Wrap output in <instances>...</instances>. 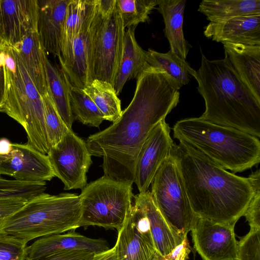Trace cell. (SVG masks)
Listing matches in <instances>:
<instances>
[{
  "label": "cell",
  "instance_id": "34",
  "mask_svg": "<svg viewBox=\"0 0 260 260\" xmlns=\"http://www.w3.org/2000/svg\"><path fill=\"white\" fill-rule=\"evenodd\" d=\"M27 243L0 232V260H25Z\"/></svg>",
  "mask_w": 260,
  "mask_h": 260
},
{
  "label": "cell",
  "instance_id": "28",
  "mask_svg": "<svg viewBox=\"0 0 260 260\" xmlns=\"http://www.w3.org/2000/svg\"><path fill=\"white\" fill-rule=\"evenodd\" d=\"M83 90L96 105L104 120L113 123L120 117L121 102L112 84L94 79Z\"/></svg>",
  "mask_w": 260,
  "mask_h": 260
},
{
  "label": "cell",
  "instance_id": "38",
  "mask_svg": "<svg viewBox=\"0 0 260 260\" xmlns=\"http://www.w3.org/2000/svg\"><path fill=\"white\" fill-rule=\"evenodd\" d=\"M29 201L22 198H9L0 200V223L11 216Z\"/></svg>",
  "mask_w": 260,
  "mask_h": 260
},
{
  "label": "cell",
  "instance_id": "36",
  "mask_svg": "<svg viewBox=\"0 0 260 260\" xmlns=\"http://www.w3.org/2000/svg\"><path fill=\"white\" fill-rule=\"evenodd\" d=\"M99 253L95 254L87 251H72L58 252L31 260H99Z\"/></svg>",
  "mask_w": 260,
  "mask_h": 260
},
{
  "label": "cell",
  "instance_id": "25",
  "mask_svg": "<svg viewBox=\"0 0 260 260\" xmlns=\"http://www.w3.org/2000/svg\"><path fill=\"white\" fill-rule=\"evenodd\" d=\"M44 62L49 95L61 118L72 129L74 119L70 104V82L61 68L50 61L46 53L44 55Z\"/></svg>",
  "mask_w": 260,
  "mask_h": 260
},
{
  "label": "cell",
  "instance_id": "4",
  "mask_svg": "<svg viewBox=\"0 0 260 260\" xmlns=\"http://www.w3.org/2000/svg\"><path fill=\"white\" fill-rule=\"evenodd\" d=\"M173 131L179 142L233 173L250 169L260 162L259 138L238 129L193 117L178 121Z\"/></svg>",
  "mask_w": 260,
  "mask_h": 260
},
{
  "label": "cell",
  "instance_id": "5",
  "mask_svg": "<svg viewBox=\"0 0 260 260\" xmlns=\"http://www.w3.org/2000/svg\"><path fill=\"white\" fill-rule=\"evenodd\" d=\"M80 197L74 193H43L0 223V232L26 243L80 228Z\"/></svg>",
  "mask_w": 260,
  "mask_h": 260
},
{
  "label": "cell",
  "instance_id": "1",
  "mask_svg": "<svg viewBox=\"0 0 260 260\" xmlns=\"http://www.w3.org/2000/svg\"><path fill=\"white\" fill-rule=\"evenodd\" d=\"M137 79L134 97L120 117L85 141L91 156L103 157L104 176L131 183L143 144L177 106L180 97L164 72L149 64Z\"/></svg>",
  "mask_w": 260,
  "mask_h": 260
},
{
  "label": "cell",
  "instance_id": "10",
  "mask_svg": "<svg viewBox=\"0 0 260 260\" xmlns=\"http://www.w3.org/2000/svg\"><path fill=\"white\" fill-rule=\"evenodd\" d=\"M55 177L64 190L83 189L86 174L92 163L85 141L71 129L47 154Z\"/></svg>",
  "mask_w": 260,
  "mask_h": 260
},
{
  "label": "cell",
  "instance_id": "12",
  "mask_svg": "<svg viewBox=\"0 0 260 260\" xmlns=\"http://www.w3.org/2000/svg\"><path fill=\"white\" fill-rule=\"evenodd\" d=\"M96 3L97 0H91L86 17L69 51L64 57H58L61 69L70 83L82 89L91 82L90 63Z\"/></svg>",
  "mask_w": 260,
  "mask_h": 260
},
{
  "label": "cell",
  "instance_id": "40",
  "mask_svg": "<svg viewBox=\"0 0 260 260\" xmlns=\"http://www.w3.org/2000/svg\"><path fill=\"white\" fill-rule=\"evenodd\" d=\"M190 251L187 237L181 244L177 246L168 255L165 257L166 260H186Z\"/></svg>",
  "mask_w": 260,
  "mask_h": 260
},
{
  "label": "cell",
  "instance_id": "18",
  "mask_svg": "<svg viewBox=\"0 0 260 260\" xmlns=\"http://www.w3.org/2000/svg\"><path fill=\"white\" fill-rule=\"evenodd\" d=\"M204 34L217 42L260 45V14L246 15L220 22H210Z\"/></svg>",
  "mask_w": 260,
  "mask_h": 260
},
{
  "label": "cell",
  "instance_id": "14",
  "mask_svg": "<svg viewBox=\"0 0 260 260\" xmlns=\"http://www.w3.org/2000/svg\"><path fill=\"white\" fill-rule=\"evenodd\" d=\"M12 177L22 182H46L55 176L47 154L27 144H12L7 155H0V175Z\"/></svg>",
  "mask_w": 260,
  "mask_h": 260
},
{
  "label": "cell",
  "instance_id": "29",
  "mask_svg": "<svg viewBox=\"0 0 260 260\" xmlns=\"http://www.w3.org/2000/svg\"><path fill=\"white\" fill-rule=\"evenodd\" d=\"M69 99L74 119L84 125L99 127L104 118L91 98L83 89L70 83Z\"/></svg>",
  "mask_w": 260,
  "mask_h": 260
},
{
  "label": "cell",
  "instance_id": "35",
  "mask_svg": "<svg viewBox=\"0 0 260 260\" xmlns=\"http://www.w3.org/2000/svg\"><path fill=\"white\" fill-rule=\"evenodd\" d=\"M237 260H260V229H250L238 242Z\"/></svg>",
  "mask_w": 260,
  "mask_h": 260
},
{
  "label": "cell",
  "instance_id": "32",
  "mask_svg": "<svg viewBox=\"0 0 260 260\" xmlns=\"http://www.w3.org/2000/svg\"><path fill=\"white\" fill-rule=\"evenodd\" d=\"M46 185V182H22L0 176V200L22 198L30 201L44 193Z\"/></svg>",
  "mask_w": 260,
  "mask_h": 260
},
{
  "label": "cell",
  "instance_id": "31",
  "mask_svg": "<svg viewBox=\"0 0 260 260\" xmlns=\"http://www.w3.org/2000/svg\"><path fill=\"white\" fill-rule=\"evenodd\" d=\"M124 27H137L149 22V15L156 8L157 0H117Z\"/></svg>",
  "mask_w": 260,
  "mask_h": 260
},
{
  "label": "cell",
  "instance_id": "42",
  "mask_svg": "<svg viewBox=\"0 0 260 260\" xmlns=\"http://www.w3.org/2000/svg\"><path fill=\"white\" fill-rule=\"evenodd\" d=\"M99 260H117L114 247L101 252Z\"/></svg>",
  "mask_w": 260,
  "mask_h": 260
},
{
  "label": "cell",
  "instance_id": "21",
  "mask_svg": "<svg viewBox=\"0 0 260 260\" xmlns=\"http://www.w3.org/2000/svg\"><path fill=\"white\" fill-rule=\"evenodd\" d=\"M114 245L117 260H159L151 235L140 233L130 214L121 228Z\"/></svg>",
  "mask_w": 260,
  "mask_h": 260
},
{
  "label": "cell",
  "instance_id": "22",
  "mask_svg": "<svg viewBox=\"0 0 260 260\" xmlns=\"http://www.w3.org/2000/svg\"><path fill=\"white\" fill-rule=\"evenodd\" d=\"M186 2L185 0H157L156 8L164 19V31L170 44V50L183 60L186 59L189 50L183 30Z\"/></svg>",
  "mask_w": 260,
  "mask_h": 260
},
{
  "label": "cell",
  "instance_id": "3",
  "mask_svg": "<svg viewBox=\"0 0 260 260\" xmlns=\"http://www.w3.org/2000/svg\"><path fill=\"white\" fill-rule=\"evenodd\" d=\"M194 78L205 103L200 118L260 137V102L225 57L209 60L202 53Z\"/></svg>",
  "mask_w": 260,
  "mask_h": 260
},
{
  "label": "cell",
  "instance_id": "27",
  "mask_svg": "<svg viewBox=\"0 0 260 260\" xmlns=\"http://www.w3.org/2000/svg\"><path fill=\"white\" fill-rule=\"evenodd\" d=\"M198 11L210 22H220L246 15L260 14V0H204Z\"/></svg>",
  "mask_w": 260,
  "mask_h": 260
},
{
  "label": "cell",
  "instance_id": "11",
  "mask_svg": "<svg viewBox=\"0 0 260 260\" xmlns=\"http://www.w3.org/2000/svg\"><path fill=\"white\" fill-rule=\"evenodd\" d=\"M235 225L198 217L190 231L194 248L203 260H237Z\"/></svg>",
  "mask_w": 260,
  "mask_h": 260
},
{
  "label": "cell",
  "instance_id": "26",
  "mask_svg": "<svg viewBox=\"0 0 260 260\" xmlns=\"http://www.w3.org/2000/svg\"><path fill=\"white\" fill-rule=\"evenodd\" d=\"M146 54L148 64L162 71L172 86L177 90L187 84L191 77L196 76V71L190 64L171 50L160 53L149 49Z\"/></svg>",
  "mask_w": 260,
  "mask_h": 260
},
{
  "label": "cell",
  "instance_id": "6",
  "mask_svg": "<svg viewBox=\"0 0 260 260\" xmlns=\"http://www.w3.org/2000/svg\"><path fill=\"white\" fill-rule=\"evenodd\" d=\"M6 46V86L0 112L22 126L27 135L26 144L47 154L49 146L43 98L28 75L17 50Z\"/></svg>",
  "mask_w": 260,
  "mask_h": 260
},
{
  "label": "cell",
  "instance_id": "7",
  "mask_svg": "<svg viewBox=\"0 0 260 260\" xmlns=\"http://www.w3.org/2000/svg\"><path fill=\"white\" fill-rule=\"evenodd\" d=\"M117 0H97L90 63L94 79L114 86L121 60L125 35Z\"/></svg>",
  "mask_w": 260,
  "mask_h": 260
},
{
  "label": "cell",
  "instance_id": "33",
  "mask_svg": "<svg viewBox=\"0 0 260 260\" xmlns=\"http://www.w3.org/2000/svg\"><path fill=\"white\" fill-rule=\"evenodd\" d=\"M43 98L45 110V127L50 148L60 141L71 129L61 118L49 94Z\"/></svg>",
  "mask_w": 260,
  "mask_h": 260
},
{
  "label": "cell",
  "instance_id": "16",
  "mask_svg": "<svg viewBox=\"0 0 260 260\" xmlns=\"http://www.w3.org/2000/svg\"><path fill=\"white\" fill-rule=\"evenodd\" d=\"M107 241L93 239L75 232L42 237L26 247L25 259H35L66 251H87L94 253L109 249Z\"/></svg>",
  "mask_w": 260,
  "mask_h": 260
},
{
  "label": "cell",
  "instance_id": "44",
  "mask_svg": "<svg viewBox=\"0 0 260 260\" xmlns=\"http://www.w3.org/2000/svg\"><path fill=\"white\" fill-rule=\"evenodd\" d=\"M163 259H164V260H166V259H165V258L164 257H163Z\"/></svg>",
  "mask_w": 260,
  "mask_h": 260
},
{
  "label": "cell",
  "instance_id": "30",
  "mask_svg": "<svg viewBox=\"0 0 260 260\" xmlns=\"http://www.w3.org/2000/svg\"><path fill=\"white\" fill-rule=\"evenodd\" d=\"M91 0H70L66 10L60 57L69 51L73 40L81 29Z\"/></svg>",
  "mask_w": 260,
  "mask_h": 260
},
{
  "label": "cell",
  "instance_id": "13",
  "mask_svg": "<svg viewBox=\"0 0 260 260\" xmlns=\"http://www.w3.org/2000/svg\"><path fill=\"white\" fill-rule=\"evenodd\" d=\"M174 144L170 127L163 120L150 132L138 155L134 183L139 193L148 190L155 173L170 155Z\"/></svg>",
  "mask_w": 260,
  "mask_h": 260
},
{
  "label": "cell",
  "instance_id": "2",
  "mask_svg": "<svg viewBox=\"0 0 260 260\" xmlns=\"http://www.w3.org/2000/svg\"><path fill=\"white\" fill-rule=\"evenodd\" d=\"M171 154L194 213L216 222L235 224L255 193L248 177L228 172L182 142L174 144Z\"/></svg>",
  "mask_w": 260,
  "mask_h": 260
},
{
  "label": "cell",
  "instance_id": "41",
  "mask_svg": "<svg viewBox=\"0 0 260 260\" xmlns=\"http://www.w3.org/2000/svg\"><path fill=\"white\" fill-rule=\"evenodd\" d=\"M12 150V143L5 138L0 139V155H7Z\"/></svg>",
  "mask_w": 260,
  "mask_h": 260
},
{
  "label": "cell",
  "instance_id": "15",
  "mask_svg": "<svg viewBox=\"0 0 260 260\" xmlns=\"http://www.w3.org/2000/svg\"><path fill=\"white\" fill-rule=\"evenodd\" d=\"M38 0H0V42L18 49L24 38L37 31Z\"/></svg>",
  "mask_w": 260,
  "mask_h": 260
},
{
  "label": "cell",
  "instance_id": "23",
  "mask_svg": "<svg viewBox=\"0 0 260 260\" xmlns=\"http://www.w3.org/2000/svg\"><path fill=\"white\" fill-rule=\"evenodd\" d=\"M135 29L132 27L125 31L123 54L113 86L117 95L127 81L137 78L148 65L146 51L136 41Z\"/></svg>",
  "mask_w": 260,
  "mask_h": 260
},
{
  "label": "cell",
  "instance_id": "24",
  "mask_svg": "<svg viewBox=\"0 0 260 260\" xmlns=\"http://www.w3.org/2000/svg\"><path fill=\"white\" fill-rule=\"evenodd\" d=\"M16 49L38 91L43 98L48 95L44 62L46 52L40 42L37 31L27 35Z\"/></svg>",
  "mask_w": 260,
  "mask_h": 260
},
{
  "label": "cell",
  "instance_id": "19",
  "mask_svg": "<svg viewBox=\"0 0 260 260\" xmlns=\"http://www.w3.org/2000/svg\"><path fill=\"white\" fill-rule=\"evenodd\" d=\"M133 201L148 218L154 246L161 257L170 254L187 237L167 221L155 205L150 191L134 196Z\"/></svg>",
  "mask_w": 260,
  "mask_h": 260
},
{
  "label": "cell",
  "instance_id": "20",
  "mask_svg": "<svg viewBox=\"0 0 260 260\" xmlns=\"http://www.w3.org/2000/svg\"><path fill=\"white\" fill-rule=\"evenodd\" d=\"M225 57L242 82L260 102V45L223 43Z\"/></svg>",
  "mask_w": 260,
  "mask_h": 260
},
{
  "label": "cell",
  "instance_id": "17",
  "mask_svg": "<svg viewBox=\"0 0 260 260\" xmlns=\"http://www.w3.org/2000/svg\"><path fill=\"white\" fill-rule=\"evenodd\" d=\"M70 0H38L37 33L46 53L61 56L64 23Z\"/></svg>",
  "mask_w": 260,
  "mask_h": 260
},
{
  "label": "cell",
  "instance_id": "9",
  "mask_svg": "<svg viewBox=\"0 0 260 260\" xmlns=\"http://www.w3.org/2000/svg\"><path fill=\"white\" fill-rule=\"evenodd\" d=\"M152 199L169 224L187 236L198 217L194 213L174 157L170 154L154 176Z\"/></svg>",
  "mask_w": 260,
  "mask_h": 260
},
{
  "label": "cell",
  "instance_id": "39",
  "mask_svg": "<svg viewBox=\"0 0 260 260\" xmlns=\"http://www.w3.org/2000/svg\"><path fill=\"white\" fill-rule=\"evenodd\" d=\"M6 45L0 42V110L3 103L5 92V62L6 56Z\"/></svg>",
  "mask_w": 260,
  "mask_h": 260
},
{
  "label": "cell",
  "instance_id": "8",
  "mask_svg": "<svg viewBox=\"0 0 260 260\" xmlns=\"http://www.w3.org/2000/svg\"><path fill=\"white\" fill-rule=\"evenodd\" d=\"M133 183L103 176L82 189L79 227L98 226L118 231L133 205Z\"/></svg>",
  "mask_w": 260,
  "mask_h": 260
},
{
  "label": "cell",
  "instance_id": "43",
  "mask_svg": "<svg viewBox=\"0 0 260 260\" xmlns=\"http://www.w3.org/2000/svg\"><path fill=\"white\" fill-rule=\"evenodd\" d=\"M159 260H164L163 257H161Z\"/></svg>",
  "mask_w": 260,
  "mask_h": 260
},
{
  "label": "cell",
  "instance_id": "37",
  "mask_svg": "<svg viewBox=\"0 0 260 260\" xmlns=\"http://www.w3.org/2000/svg\"><path fill=\"white\" fill-rule=\"evenodd\" d=\"M250 229H260V190H255L244 215Z\"/></svg>",
  "mask_w": 260,
  "mask_h": 260
}]
</instances>
